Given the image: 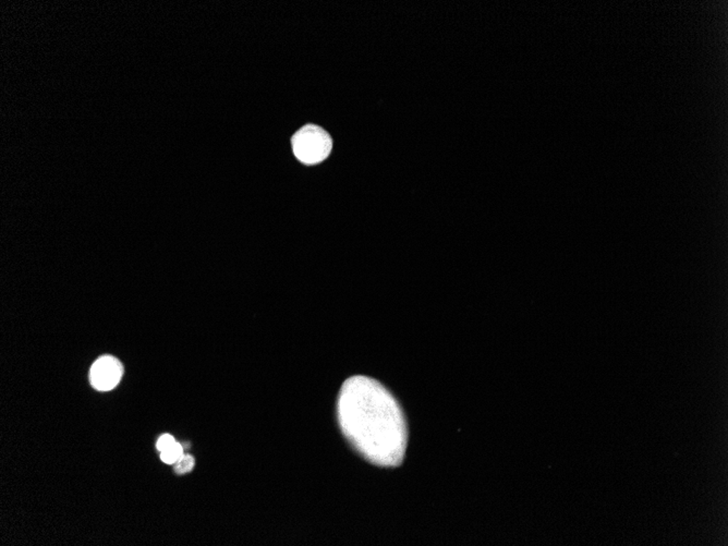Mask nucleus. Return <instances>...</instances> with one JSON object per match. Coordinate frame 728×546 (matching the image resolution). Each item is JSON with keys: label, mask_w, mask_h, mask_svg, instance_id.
Returning a JSON list of instances; mask_svg holds the SVG:
<instances>
[{"label": "nucleus", "mask_w": 728, "mask_h": 546, "mask_svg": "<svg viewBox=\"0 0 728 546\" xmlns=\"http://www.w3.org/2000/svg\"><path fill=\"white\" fill-rule=\"evenodd\" d=\"M183 455V445L175 442L173 444L168 446L166 450L160 452V459H162L164 463H168V465H175L178 460L180 459V457Z\"/></svg>", "instance_id": "4"}, {"label": "nucleus", "mask_w": 728, "mask_h": 546, "mask_svg": "<svg viewBox=\"0 0 728 546\" xmlns=\"http://www.w3.org/2000/svg\"><path fill=\"white\" fill-rule=\"evenodd\" d=\"M175 442L176 440L173 438V436H171L170 434H164L160 437V440L158 441L156 446H158V450H160V452H162V450H166L168 446H170V445L173 444Z\"/></svg>", "instance_id": "6"}, {"label": "nucleus", "mask_w": 728, "mask_h": 546, "mask_svg": "<svg viewBox=\"0 0 728 546\" xmlns=\"http://www.w3.org/2000/svg\"><path fill=\"white\" fill-rule=\"evenodd\" d=\"M196 465V460L191 455H185L183 454L181 456L180 459L178 460L177 463H175V472L177 475H185V473L190 472L192 471L193 468Z\"/></svg>", "instance_id": "5"}, {"label": "nucleus", "mask_w": 728, "mask_h": 546, "mask_svg": "<svg viewBox=\"0 0 728 546\" xmlns=\"http://www.w3.org/2000/svg\"><path fill=\"white\" fill-rule=\"evenodd\" d=\"M124 374V366L112 356L99 358L91 368V383L99 391H107L117 386Z\"/></svg>", "instance_id": "3"}, {"label": "nucleus", "mask_w": 728, "mask_h": 546, "mask_svg": "<svg viewBox=\"0 0 728 546\" xmlns=\"http://www.w3.org/2000/svg\"><path fill=\"white\" fill-rule=\"evenodd\" d=\"M340 429L364 459L380 467H397L404 460L408 427L397 399L380 382L351 376L337 400Z\"/></svg>", "instance_id": "1"}, {"label": "nucleus", "mask_w": 728, "mask_h": 546, "mask_svg": "<svg viewBox=\"0 0 728 546\" xmlns=\"http://www.w3.org/2000/svg\"><path fill=\"white\" fill-rule=\"evenodd\" d=\"M291 145L298 160L305 165H316L330 156L332 140L322 128L307 125L294 133Z\"/></svg>", "instance_id": "2"}]
</instances>
